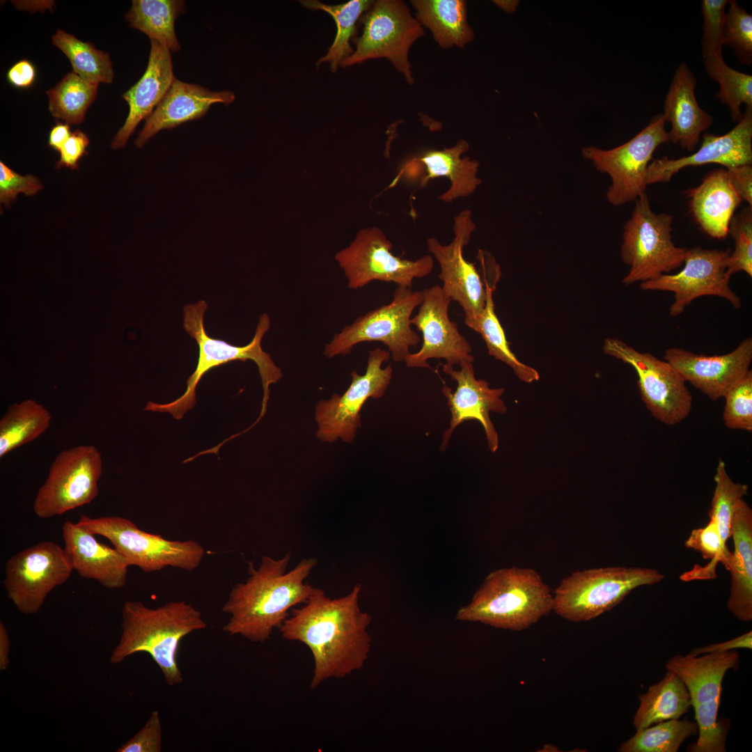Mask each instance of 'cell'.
Masks as SVG:
<instances>
[{
  "label": "cell",
  "mask_w": 752,
  "mask_h": 752,
  "mask_svg": "<svg viewBox=\"0 0 752 752\" xmlns=\"http://www.w3.org/2000/svg\"><path fill=\"white\" fill-rule=\"evenodd\" d=\"M150 44L144 74L122 95L129 105V113L111 141L113 150L125 146L139 123L152 114L175 79L171 52L155 40H150Z\"/></svg>",
  "instance_id": "cell-26"
},
{
  "label": "cell",
  "mask_w": 752,
  "mask_h": 752,
  "mask_svg": "<svg viewBox=\"0 0 752 752\" xmlns=\"http://www.w3.org/2000/svg\"><path fill=\"white\" fill-rule=\"evenodd\" d=\"M734 551L728 570L731 587L727 607L738 620H752V510L744 499L736 503L730 522Z\"/></svg>",
  "instance_id": "cell-30"
},
{
  "label": "cell",
  "mask_w": 752,
  "mask_h": 752,
  "mask_svg": "<svg viewBox=\"0 0 752 752\" xmlns=\"http://www.w3.org/2000/svg\"><path fill=\"white\" fill-rule=\"evenodd\" d=\"M10 638L6 627L3 622H0V669L5 671L10 664Z\"/></svg>",
  "instance_id": "cell-54"
},
{
  "label": "cell",
  "mask_w": 752,
  "mask_h": 752,
  "mask_svg": "<svg viewBox=\"0 0 752 752\" xmlns=\"http://www.w3.org/2000/svg\"><path fill=\"white\" fill-rule=\"evenodd\" d=\"M728 0H703L701 41L703 59L722 55L723 31Z\"/></svg>",
  "instance_id": "cell-46"
},
{
  "label": "cell",
  "mask_w": 752,
  "mask_h": 752,
  "mask_svg": "<svg viewBox=\"0 0 752 752\" xmlns=\"http://www.w3.org/2000/svg\"><path fill=\"white\" fill-rule=\"evenodd\" d=\"M51 419L49 412L34 400L10 405L0 421V457L38 438Z\"/></svg>",
  "instance_id": "cell-35"
},
{
  "label": "cell",
  "mask_w": 752,
  "mask_h": 752,
  "mask_svg": "<svg viewBox=\"0 0 752 752\" xmlns=\"http://www.w3.org/2000/svg\"><path fill=\"white\" fill-rule=\"evenodd\" d=\"M696 86L694 72L687 63H681L675 70L661 113L665 122L671 124L670 142L689 152L695 149L701 134L714 120L699 106L695 95Z\"/></svg>",
  "instance_id": "cell-27"
},
{
  "label": "cell",
  "mask_w": 752,
  "mask_h": 752,
  "mask_svg": "<svg viewBox=\"0 0 752 752\" xmlns=\"http://www.w3.org/2000/svg\"><path fill=\"white\" fill-rule=\"evenodd\" d=\"M723 420L732 430L752 431V371L747 373L724 395Z\"/></svg>",
  "instance_id": "cell-45"
},
{
  "label": "cell",
  "mask_w": 752,
  "mask_h": 752,
  "mask_svg": "<svg viewBox=\"0 0 752 752\" xmlns=\"http://www.w3.org/2000/svg\"><path fill=\"white\" fill-rule=\"evenodd\" d=\"M603 351L635 370L641 398L657 421L675 425L689 415L692 395L684 379L668 362L649 352H639L617 338H606Z\"/></svg>",
  "instance_id": "cell-15"
},
{
  "label": "cell",
  "mask_w": 752,
  "mask_h": 752,
  "mask_svg": "<svg viewBox=\"0 0 752 752\" xmlns=\"http://www.w3.org/2000/svg\"><path fill=\"white\" fill-rule=\"evenodd\" d=\"M73 570L63 547L42 541L7 561L3 585L8 598L19 612L35 615L48 594L65 583Z\"/></svg>",
  "instance_id": "cell-17"
},
{
  "label": "cell",
  "mask_w": 752,
  "mask_h": 752,
  "mask_svg": "<svg viewBox=\"0 0 752 752\" xmlns=\"http://www.w3.org/2000/svg\"><path fill=\"white\" fill-rule=\"evenodd\" d=\"M673 216L654 212L646 192L636 201L623 227L620 255L629 267L622 282L628 285L657 279L680 267L687 249L673 242Z\"/></svg>",
  "instance_id": "cell-8"
},
{
  "label": "cell",
  "mask_w": 752,
  "mask_h": 752,
  "mask_svg": "<svg viewBox=\"0 0 752 752\" xmlns=\"http://www.w3.org/2000/svg\"><path fill=\"white\" fill-rule=\"evenodd\" d=\"M728 5L723 45L731 47L742 63L750 65L752 63V15L735 0L728 1Z\"/></svg>",
  "instance_id": "cell-43"
},
{
  "label": "cell",
  "mask_w": 752,
  "mask_h": 752,
  "mask_svg": "<svg viewBox=\"0 0 752 752\" xmlns=\"http://www.w3.org/2000/svg\"><path fill=\"white\" fill-rule=\"evenodd\" d=\"M554 597L532 568L510 567L489 572L455 619L496 629L522 631L553 611Z\"/></svg>",
  "instance_id": "cell-4"
},
{
  "label": "cell",
  "mask_w": 752,
  "mask_h": 752,
  "mask_svg": "<svg viewBox=\"0 0 752 752\" xmlns=\"http://www.w3.org/2000/svg\"><path fill=\"white\" fill-rule=\"evenodd\" d=\"M122 632L109 661L122 663L137 652L149 654L170 686L183 682L178 651L186 636L205 629L201 611L191 604L171 601L156 608L140 601H127L122 609Z\"/></svg>",
  "instance_id": "cell-3"
},
{
  "label": "cell",
  "mask_w": 752,
  "mask_h": 752,
  "mask_svg": "<svg viewBox=\"0 0 752 752\" xmlns=\"http://www.w3.org/2000/svg\"><path fill=\"white\" fill-rule=\"evenodd\" d=\"M469 148L464 139L459 140L453 146L442 150H430L409 162L423 167L425 173L420 177V187H425L432 179L445 177L450 182L448 189L438 199L451 203L460 198L472 195L482 183L478 177L479 162L469 157H462Z\"/></svg>",
  "instance_id": "cell-29"
},
{
  "label": "cell",
  "mask_w": 752,
  "mask_h": 752,
  "mask_svg": "<svg viewBox=\"0 0 752 752\" xmlns=\"http://www.w3.org/2000/svg\"><path fill=\"white\" fill-rule=\"evenodd\" d=\"M77 524L108 539L130 566H137L147 573L167 567L192 571L200 565L205 554L203 547L195 540H168L146 532L122 517L81 515Z\"/></svg>",
  "instance_id": "cell-9"
},
{
  "label": "cell",
  "mask_w": 752,
  "mask_h": 752,
  "mask_svg": "<svg viewBox=\"0 0 752 752\" xmlns=\"http://www.w3.org/2000/svg\"><path fill=\"white\" fill-rule=\"evenodd\" d=\"M497 5H499L502 9L507 12H512L515 10L518 1H496Z\"/></svg>",
  "instance_id": "cell-55"
},
{
  "label": "cell",
  "mask_w": 752,
  "mask_h": 752,
  "mask_svg": "<svg viewBox=\"0 0 752 752\" xmlns=\"http://www.w3.org/2000/svg\"><path fill=\"white\" fill-rule=\"evenodd\" d=\"M664 579L658 570L648 567L612 566L577 570L556 588L553 611L568 621H589L611 610L634 589Z\"/></svg>",
  "instance_id": "cell-7"
},
{
  "label": "cell",
  "mask_w": 752,
  "mask_h": 752,
  "mask_svg": "<svg viewBox=\"0 0 752 752\" xmlns=\"http://www.w3.org/2000/svg\"><path fill=\"white\" fill-rule=\"evenodd\" d=\"M102 473V455L94 446L62 451L36 496L35 515L48 519L90 503L98 495Z\"/></svg>",
  "instance_id": "cell-14"
},
{
  "label": "cell",
  "mask_w": 752,
  "mask_h": 752,
  "mask_svg": "<svg viewBox=\"0 0 752 752\" xmlns=\"http://www.w3.org/2000/svg\"><path fill=\"white\" fill-rule=\"evenodd\" d=\"M639 699L640 705L632 719L636 730L679 719L691 707L685 684L677 674L669 670L659 682L649 687L645 694H640Z\"/></svg>",
  "instance_id": "cell-33"
},
{
  "label": "cell",
  "mask_w": 752,
  "mask_h": 752,
  "mask_svg": "<svg viewBox=\"0 0 752 752\" xmlns=\"http://www.w3.org/2000/svg\"><path fill=\"white\" fill-rule=\"evenodd\" d=\"M291 555L288 551L280 558L264 556L257 568L249 563L248 578L231 588L222 607L229 616L223 626L226 633L263 643L293 608L307 600L314 587L306 580L318 561L303 558L287 572Z\"/></svg>",
  "instance_id": "cell-2"
},
{
  "label": "cell",
  "mask_w": 752,
  "mask_h": 752,
  "mask_svg": "<svg viewBox=\"0 0 752 752\" xmlns=\"http://www.w3.org/2000/svg\"><path fill=\"white\" fill-rule=\"evenodd\" d=\"M684 546L700 552L704 559L710 560V562L705 567L696 565L691 570L682 574L681 580L689 581L692 579H715V569L719 563H721L728 570L732 552L723 545L716 524L713 519H710L705 526L692 530L684 542Z\"/></svg>",
  "instance_id": "cell-41"
},
{
  "label": "cell",
  "mask_w": 752,
  "mask_h": 752,
  "mask_svg": "<svg viewBox=\"0 0 752 752\" xmlns=\"http://www.w3.org/2000/svg\"><path fill=\"white\" fill-rule=\"evenodd\" d=\"M730 253V249H707L700 246L689 249L681 271L662 274L655 279L641 282L639 286L643 290L673 292L674 301L669 310L672 317L682 313L687 306L703 296L723 298L738 308L741 306V299L730 288V278L726 273Z\"/></svg>",
  "instance_id": "cell-18"
},
{
  "label": "cell",
  "mask_w": 752,
  "mask_h": 752,
  "mask_svg": "<svg viewBox=\"0 0 752 752\" xmlns=\"http://www.w3.org/2000/svg\"><path fill=\"white\" fill-rule=\"evenodd\" d=\"M481 265L486 290L485 306L478 315L464 322L481 335L489 354L510 366L520 380L526 383L538 380V371L519 361L510 349L503 329L495 313L493 292L501 276L500 268L494 260L482 261Z\"/></svg>",
  "instance_id": "cell-31"
},
{
  "label": "cell",
  "mask_w": 752,
  "mask_h": 752,
  "mask_svg": "<svg viewBox=\"0 0 752 752\" xmlns=\"http://www.w3.org/2000/svg\"><path fill=\"white\" fill-rule=\"evenodd\" d=\"M391 357L388 350L377 347L369 351L363 375L351 373L352 382L339 395L320 400L315 407V421L318 426L316 437L322 441L333 443L340 439L350 444L361 426V409L369 398L382 397L392 379L391 365L382 368Z\"/></svg>",
  "instance_id": "cell-16"
},
{
  "label": "cell",
  "mask_w": 752,
  "mask_h": 752,
  "mask_svg": "<svg viewBox=\"0 0 752 752\" xmlns=\"http://www.w3.org/2000/svg\"><path fill=\"white\" fill-rule=\"evenodd\" d=\"M235 99L230 91H212L198 84L183 82L175 79L170 89L146 119L143 129L134 140L141 148L162 130L173 129L185 123L204 116L210 107L216 103L226 105Z\"/></svg>",
  "instance_id": "cell-24"
},
{
  "label": "cell",
  "mask_w": 752,
  "mask_h": 752,
  "mask_svg": "<svg viewBox=\"0 0 752 752\" xmlns=\"http://www.w3.org/2000/svg\"><path fill=\"white\" fill-rule=\"evenodd\" d=\"M361 585L338 598L314 588L307 600L293 608L279 629L283 639L300 642L313 658L310 683L315 689L329 679H341L363 668L371 650V616L359 606Z\"/></svg>",
  "instance_id": "cell-1"
},
{
  "label": "cell",
  "mask_w": 752,
  "mask_h": 752,
  "mask_svg": "<svg viewBox=\"0 0 752 752\" xmlns=\"http://www.w3.org/2000/svg\"><path fill=\"white\" fill-rule=\"evenodd\" d=\"M668 362L696 389L712 400L723 398L750 370L752 338L742 340L730 352L722 355L696 354L679 347L665 350Z\"/></svg>",
  "instance_id": "cell-23"
},
{
  "label": "cell",
  "mask_w": 752,
  "mask_h": 752,
  "mask_svg": "<svg viewBox=\"0 0 752 752\" xmlns=\"http://www.w3.org/2000/svg\"><path fill=\"white\" fill-rule=\"evenodd\" d=\"M751 648L752 632L749 631L739 636L731 639L726 641L718 643H712L705 646L693 649L690 652V654L693 655H700L710 652H726L730 650H734L736 649L751 650Z\"/></svg>",
  "instance_id": "cell-51"
},
{
  "label": "cell",
  "mask_w": 752,
  "mask_h": 752,
  "mask_svg": "<svg viewBox=\"0 0 752 752\" xmlns=\"http://www.w3.org/2000/svg\"><path fill=\"white\" fill-rule=\"evenodd\" d=\"M476 228L469 210H462L454 218L453 240L442 244L435 237L427 240L428 251L437 261L444 293L458 303L464 313V322L478 315L486 301V290L475 265L464 257V248Z\"/></svg>",
  "instance_id": "cell-19"
},
{
  "label": "cell",
  "mask_w": 752,
  "mask_h": 752,
  "mask_svg": "<svg viewBox=\"0 0 752 752\" xmlns=\"http://www.w3.org/2000/svg\"><path fill=\"white\" fill-rule=\"evenodd\" d=\"M698 150L678 159L663 157L649 164L645 184L669 182L682 169L708 164L726 168L752 164V107H746L741 120L723 135L703 134Z\"/></svg>",
  "instance_id": "cell-22"
},
{
  "label": "cell",
  "mask_w": 752,
  "mask_h": 752,
  "mask_svg": "<svg viewBox=\"0 0 752 752\" xmlns=\"http://www.w3.org/2000/svg\"><path fill=\"white\" fill-rule=\"evenodd\" d=\"M310 10H320L329 14L336 25V34L327 54L316 63L317 66L328 62L332 72H336L342 62L354 52L350 40L356 33V24L360 16L368 10L373 1L370 0H350L337 5H327L317 0L299 1Z\"/></svg>",
  "instance_id": "cell-36"
},
{
  "label": "cell",
  "mask_w": 752,
  "mask_h": 752,
  "mask_svg": "<svg viewBox=\"0 0 752 752\" xmlns=\"http://www.w3.org/2000/svg\"><path fill=\"white\" fill-rule=\"evenodd\" d=\"M730 182L742 201L752 207L751 164L726 168Z\"/></svg>",
  "instance_id": "cell-50"
},
{
  "label": "cell",
  "mask_w": 752,
  "mask_h": 752,
  "mask_svg": "<svg viewBox=\"0 0 752 752\" xmlns=\"http://www.w3.org/2000/svg\"><path fill=\"white\" fill-rule=\"evenodd\" d=\"M363 30L354 40L356 49L344 60L345 68L369 59H388L407 83L414 78L408 54L412 44L424 35L421 24L414 18L402 1H374L362 18Z\"/></svg>",
  "instance_id": "cell-12"
},
{
  "label": "cell",
  "mask_w": 752,
  "mask_h": 752,
  "mask_svg": "<svg viewBox=\"0 0 752 752\" xmlns=\"http://www.w3.org/2000/svg\"><path fill=\"white\" fill-rule=\"evenodd\" d=\"M392 248L391 242L380 228L372 226L359 230L349 246L334 256L347 280V287L357 290L373 281H379L411 288L415 279L431 273L432 256L403 259L392 253Z\"/></svg>",
  "instance_id": "cell-11"
},
{
  "label": "cell",
  "mask_w": 752,
  "mask_h": 752,
  "mask_svg": "<svg viewBox=\"0 0 752 752\" xmlns=\"http://www.w3.org/2000/svg\"><path fill=\"white\" fill-rule=\"evenodd\" d=\"M62 535L63 548L80 577L93 579L109 589L125 586L130 565L115 547L99 542L95 535L68 520L63 524Z\"/></svg>",
  "instance_id": "cell-25"
},
{
  "label": "cell",
  "mask_w": 752,
  "mask_h": 752,
  "mask_svg": "<svg viewBox=\"0 0 752 752\" xmlns=\"http://www.w3.org/2000/svg\"><path fill=\"white\" fill-rule=\"evenodd\" d=\"M472 363L462 361L459 364L460 370H455L453 366L447 363L442 364L444 373L457 384L453 392L446 385L442 388L451 412L450 426L442 435V451L447 448L455 429L469 420H477L481 423L490 451L494 453L498 449L499 437L490 419L489 412H506L507 408L501 399L504 389L490 388L487 381L476 379Z\"/></svg>",
  "instance_id": "cell-21"
},
{
  "label": "cell",
  "mask_w": 752,
  "mask_h": 752,
  "mask_svg": "<svg viewBox=\"0 0 752 752\" xmlns=\"http://www.w3.org/2000/svg\"><path fill=\"white\" fill-rule=\"evenodd\" d=\"M421 291L423 301L418 313L412 317L411 324L422 334L423 343L418 352L407 355L406 366L430 368L428 361L431 359H443L451 366L465 360L473 362L469 343L460 334L456 322L450 320L451 299L438 285Z\"/></svg>",
  "instance_id": "cell-20"
},
{
  "label": "cell",
  "mask_w": 752,
  "mask_h": 752,
  "mask_svg": "<svg viewBox=\"0 0 752 752\" xmlns=\"http://www.w3.org/2000/svg\"><path fill=\"white\" fill-rule=\"evenodd\" d=\"M411 3L416 11L417 21L430 30L441 48H462L474 38L467 19L464 1L413 0Z\"/></svg>",
  "instance_id": "cell-32"
},
{
  "label": "cell",
  "mask_w": 752,
  "mask_h": 752,
  "mask_svg": "<svg viewBox=\"0 0 752 752\" xmlns=\"http://www.w3.org/2000/svg\"><path fill=\"white\" fill-rule=\"evenodd\" d=\"M686 194L690 210L701 230L712 238L725 239L735 211L742 201L726 169L711 171L698 186Z\"/></svg>",
  "instance_id": "cell-28"
},
{
  "label": "cell",
  "mask_w": 752,
  "mask_h": 752,
  "mask_svg": "<svg viewBox=\"0 0 752 752\" xmlns=\"http://www.w3.org/2000/svg\"><path fill=\"white\" fill-rule=\"evenodd\" d=\"M704 66L710 78L719 84L716 98L728 107L732 120L738 123L743 114L741 105L752 107V76L728 66L722 55L704 58Z\"/></svg>",
  "instance_id": "cell-40"
},
{
  "label": "cell",
  "mask_w": 752,
  "mask_h": 752,
  "mask_svg": "<svg viewBox=\"0 0 752 752\" xmlns=\"http://www.w3.org/2000/svg\"><path fill=\"white\" fill-rule=\"evenodd\" d=\"M36 69L29 61L23 59L14 64L7 73L8 81L15 87L30 86L36 78Z\"/></svg>",
  "instance_id": "cell-52"
},
{
  "label": "cell",
  "mask_w": 752,
  "mask_h": 752,
  "mask_svg": "<svg viewBox=\"0 0 752 752\" xmlns=\"http://www.w3.org/2000/svg\"><path fill=\"white\" fill-rule=\"evenodd\" d=\"M739 666V655L735 650L700 655L678 654L666 663V670L677 674L685 684L694 710L698 738L687 751H726L730 722L718 719V712L726 673Z\"/></svg>",
  "instance_id": "cell-6"
},
{
  "label": "cell",
  "mask_w": 752,
  "mask_h": 752,
  "mask_svg": "<svg viewBox=\"0 0 752 752\" xmlns=\"http://www.w3.org/2000/svg\"><path fill=\"white\" fill-rule=\"evenodd\" d=\"M52 44L67 56L72 72L80 77L97 84L113 82L114 73L107 52L61 29L52 36Z\"/></svg>",
  "instance_id": "cell-37"
},
{
  "label": "cell",
  "mask_w": 752,
  "mask_h": 752,
  "mask_svg": "<svg viewBox=\"0 0 752 752\" xmlns=\"http://www.w3.org/2000/svg\"><path fill=\"white\" fill-rule=\"evenodd\" d=\"M69 125L67 123H58L52 128L48 139L50 147L58 151L61 149L72 134Z\"/></svg>",
  "instance_id": "cell-53"
},
{
  "label": "cell",
  "mask_w": 752,
  "mask_h": 752,
  "mask_svg": "<svg viewBox=\"0 0 752 752\" xmlns=\"http://www.w3.org/2000/svg\"><path fill=\"white\" fill-rule=\"evenodd\" d=\"M662 114L654 116L639 133L625 143L609 150L584 147L582 156L599 172L606 173L611 183L606 197L610 204L620 206L636 201L645 192L647 169L655 150L670 142Z\"/></svg>",
  "instance_id": "cell-13"
},
{
  "label": "cell",
  "mask_w": 752,
  "mask_h": 752,
  "mask_svg": "<svg viewBox=\"0 0 752 752\" xmlns=\"http://www.w3.org/2000/svg\"><path fill=\"white\" fill-rule=\"evenodd\" d=\"M98 84L84 80L75 72L65 75L46 93L52 116L68 125L81 123L97 96Z\"/></svg>",
  "instance_id": "cell-38"
},
{
  "label": "cell",
  "mask_w": 752,
  "mask_h": 752,
  "mask_svg": "<svg viewBox=\"0 0 752 752\" xmlns=\"http://www.w3.org/2000/svg\"><path fill=\"white\" fill-rule=\"evenodd\" d=\"M185 12V1L181 0H133L125 14L129 25L155 40L170 52L180 50L175 23Z\"/></svg>",
  "instance_id": "cell-34"
},
{
  "label": "cell",
  "mask_w": 752,
  "mask_h": 752,
  "mask_svg": "<svg viewBox=\"0 0 752 752\" xmlns=\"http://www.w3.org/2000/svg\"><path fill=\"white\" fill-rule=\"evenodd\" d=\"M714 480L715 487L708 516L716 524L722 543L727 546L726 543L730 538V522L735 506L739 500L748 494L749 487L731 479L721 458Z\"/></svg>",
  "instance_id": "cell-42"
},
{
  "label": "cell",
  "mask_w": 752,
  "mask_h": 752,
  "mask_svg": "<svg viewBox=\"0 0 752 752\" xmlns=\"http://www.w3.org/2000/svg\"><path fill=\"white\" fill-rule=\"evenodd\" d=\"M698 733L695 722L688 719H670L636 730L622 742L620 752H677L689 737Z\"/></svg>",
  "instance_id": "cell-39"
},
{
  "label": "cell",
  "mask_w": 752,
  "mask_h": 752,
  "mask_svg": "<svg viewBox=\"0 0 752 752\" xmlns=\"http://www.w3.org/2000/svg\"><path fill=\"white\" fill-rule=\"evenodd\" d=\"M89 139L86 134L79 130L72 133L70 138L59 150L60 158L56 164V168L67 167L72 169L78 168V161L87 153L86 148Z\"/></svg>",
  "instance_id": "cell-49"
},
{
  "label": "cell",
  "mask_w": 752,
  "mask_h": 752,
  "mask_svg": "<svg viewBox=\"0 0 752 752\" xmlns=\"http://www.w3.org/2000/svg\"><path fill=\"white\" fill-rule=\"evenodd\" d=\"M162 730L157 711H152L145 725L116 752H160Z\"/></svg>",
  "instance_id": "cell-48"
},
{
  "label": "cell",
  "mask_w": 752,
  "mask_h": 752,
  "mask_svg": "<svg viewBox=\"0 0 752 752\" xmlns=\"http://www.w3.org/2000/svg\"><path fill=\"white\" fill-rule=\"evenodd\" d=\"M43 189L40 181L32 175H22L0 162V201L9 207L19 194L32 196Z\"/></svg>",
  "instance_id": "cell-47"
},
{
  "label": "cell",
  "mask_w": 752,
  "mask_h": 752,
  "mask_svg": "<svg viewBox=\"0 0 752 752\" xmlns=\"http://www.w3.org/2000/svg\"><path fill=\"white\" fill-rule=\"evenodd\" d=\"M729 234L734 240L735 248L727 260L726 273L731 276L739 272L752 276V207L748 206L734 214Z\"/></svg>",
  "instance_id": "cell-44"
},
{
  "label": "cell",
  "mask_w": 752,
  "mask_h": 752,
  "mask_svg": "<svg viewBox=\"0 0 752 752\" xmlns=\"http://www.w3.org/2000/svg\"><path fill=\"white\" fill-rule=\"evenodd\" d=\"M423 301L422 291L398 286L392 301L364 315L336 333L324 349L329 358L345 356L353 347L363 342H380L385 345L395 362L405 361L411 347H416L421 338L412 328L413 311Z\"/></svg>",
  "instance_id": "cell-10"
},
{
  "label": "cell",
  "mask_w": 752,
  "mask_h": 752,
  "mask_svg": "<svg viewBox=\"0 0 752 752\" xmlns=\"http://www.w3.org/2000/svg\"><path fill=\"white\" fill-rule=\"evenodd\" d=\"M207 308L206 302L199 300L194 304L185 306L183 309V327L196 341L199 348L197 365L187 381L185 392L171 402L162 404L149 401L144 410L169 413L173 418L180 420L185 414L194 407L196 402V387L208 371L233 361L251 360L257 365L263 390L260 416L255 421L257 423L265 414L269 386L279 382L283 377L281 370L261 345L263 338L270 327V318L267 313H263L259 317L251 342L243 346H237L208 336L204 326V315Z\"/></svg>",
  "instance_id": "cell-5"
}]
</instances>
